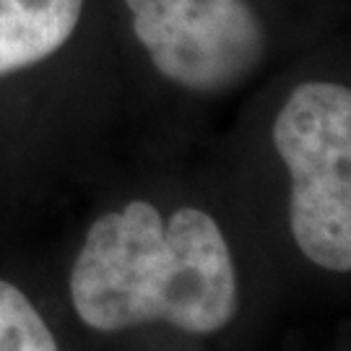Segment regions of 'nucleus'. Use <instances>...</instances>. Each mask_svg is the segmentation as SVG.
Here are the masks:
<instances>
[{"instance_id": "f257e3e1", "label": "nucleus", "mask_w": 351, "mask_h": 351, "mask_svg": "<svg viewBox=\"0 0 351 351\" xmlns=\"http://www.w3.org/2000/svg\"><path fill=\"white\" fill-rule=\"evenodd\" d=\"M71 300L94 330L169 323L216 333L237 313V274L219 224L201 208L167 221L146 201L99 216L71 271Z\"/></svg>"}, {"instance_id": "f03ea898", "label": "nucleus", "mask_w": 351, "mask_h": 351, "mask_svg": "<svg viewBox=\"0 0 351 351\" xmlns=\"http://www.w3.org/2000/svg\"><path fill=\"white\" fill-rule=\"evenodd\" d=\"M274 143L291 175L289 221L300 250L320 268H351V91L307 81L289 94Z\"/></svg>"}, {"instance_id": "7ed1b4c3", "label": "nucleus", "mask_w": 351, "mask_h": 351, "mask_svg": "<svg viewBox=\"0 0 351 351\" xmlns=\"http://www.w3.org/2000/svg\"><path fill=\"white\" fill-rule=\"evenodd\" d=\"M154 68L190 91H221L263 60L265 34L247 0H125Z\"/></svg>"}, {"instance_id": "20e7f679", "label": "nucleus", "mask_w": 351, "mask_h": 351, "mask_svg": "<svg viewBox=\"0 0 351 351\" xmlns=\"http://www.w3.org/2000/svg\"><path fill=\"white\" fill-rule=\"evenodd\" d=\"M81 11L84 0H0V78L55 55Z\"/></svg>"}, {"instance_id": "39448f33", "label": "nucleus", "mask_w": 351, "mask_h": 351, "mask_svg": "<svg viewBox=\"0 0 351 351\" xmlns=\"http://www.w3.org/2000/svg\"><path fill=\"white\" fill-rule=\"evenodd\" d=\"M0 351H58L42 315L21 289L0 278Z\"/></svg>"}]
</instances>
